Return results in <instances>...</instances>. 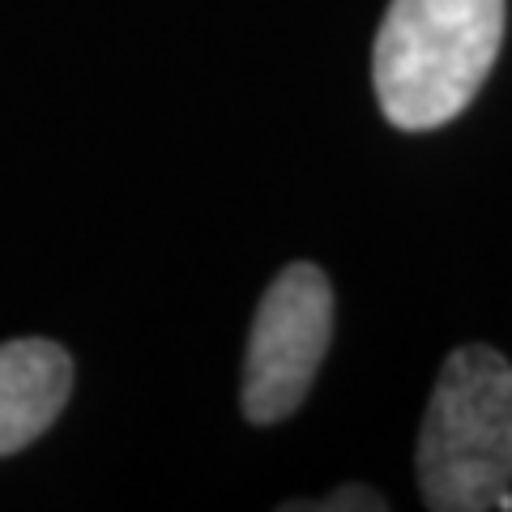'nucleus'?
I'll use <instances>...</instances> for the list:
<instances>
[{"label": "nucleus", "mask_w": 512, "mask_h": 512, "mask_svg": "<svg viewBox=\"0 0 512 512\" xmlns=\"http://www.w3.org/2000/svg\"><path fill=\"white\" fill-rule=\"evenodd\" d=\"M504 43V0H393L372 52L384 120L423 133L457 120Z\"/></svg>", "instance_id": "obj_1"}, {"label": "nucleus", "mask_w": 512, "mask_h": 512, "mask_svg": "<svg viewBox=\"0 0 512 512\" xmlns=\"http://www.w3.org/2000/svg\"><path fill=\"white\" fill-rule=\"evenodd\" d=\"M419 487L436 512L512 508V367L500 350L444 359L419 431Z\"/></svg>", "instance_id": "obj_2"}, {"label": "nucleus", "mask_w": 512, "mask_h": 512, "mask_svg": "<svg viewBox=\"0 0 512 512\" xmlns=\"http://www.w3.org/2000/svg\"><path fill=\"white\" fill-rule=\"evenodd\" d=\"M333 338V286L308 261L286 265L256 308L244 359V414L256 427L299 410Z\"/></svg>", "instance_id": "obj_3"}, {"label": "nucleus", "mask_w": 512, "mask_h": 512, "mask_svg": "<svg viewBox=\"0 0 512 512\" xmlns=\"http://www.w3.org/2000/svg\"><path fill=\"white\" fill-rule=\"evenodd\" d=\"M73 359L64 346L22 338L0 346V457L39 440L69 402Z\"/></svg>", "instance_id": "obj_4"}, {"label": "nucleus", "mask_w": 512, "mask_h": 512, "mask_svg": "<svg viewBox=\"0 0 512 512\" xmlns=\"http://www.w3.org/2000/svg\"><path fill=\"white\" fill-rule=\"evenodd\" d=\"M291 508H320V512H359V508H389V500H384L380 491L372 487H342V491H333V500H320V504H291Z\"/></svg>", "instance_id": "obj_5"}]
</instances>
